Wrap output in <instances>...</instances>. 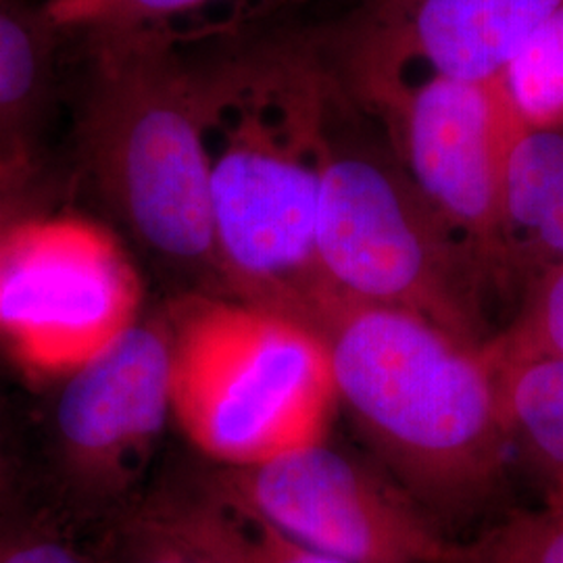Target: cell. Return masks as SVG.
Here are the masks:
<instances>
[{"label": "cell", "instance_id": "cell-1", "mask_svg": "<svg viewBox=\"0 0 563 563\" xmlns=\"http://www.w3.org/2000/svg\"><path fill=\"white\" fill-rule=\"evenodd\" d=\"M199 53L216 242L228 295L318 330L336 301L318 220L330 115L341 81L299 36L249 32Z\"/></svg>", "mask_w": 563, "mask_h": 563}, {"label": "cell", "instance_id": "cell-2", "mask_svg": "<svg viewBox=\"0 0 563 563\" xmlns=\"http://www.w3.org/2000/svg\"><path fill=\"white\" fill-rule=\"evenodd\" d=\"M81 184L165 299L225 297L199 67L167 30L84 36Z\"/></svg>", "mask_w": 563, "mask_h": 563}, {"label": "cell", "instance_id": "cell-3", "mask_svg": "<svg viewBox=\"0 0 563 563\" xmlns=\"http://www.w3.org/2000/svg\"><path fill=\"white\" fill-rule=\"evenodd\" d=\"M316 332L339 402L432 522L499 490L511 444L483 346L405 311L339 299Z\"/></svg>", "mask_w": 563, "mask_h": 563}, {"label": "cell", "instance_id": "cell-4", "mask_svg": "<svg viewBox=\"0 0 563 563\" xmlns=\"http://www.w3.org/2000/svg\"><path fill=\"white\" fill-rule=\"evenodd\" d=\"M341 81V80H339ZM339 86L323 159L318 251L339 301L395 309L484 346V297L495 286L399 162L367 132Z\"/></svg>", "mask_w": 563, "mask_h": 563}, {"label": "cell", "instance_id": "cell-5", "mask_svg": "<svg viewBox=\"0 0 563 563\" xmlns=\"http://www.w3.org/2000/svg\"><path fill=\"white\" fill-rule=\"evenodd\" d=\"M163 302L174 422L207 460L244 467L325 441L339 393L316 330L225 297Z\"/></svg>", "mask_w": 563, "mask_h": 563}, {"label": "cell", "instance_id": "cell-6", "mask_svg": "<svg viewBox=\"0 0 563 563\" xmlns=\"http://www.w3.org/2000/svg\"><path fill=\"white\" fill-rule=\"evenodd\" d=\"M172 413V328L146 307L99 360L51 384L34 423L46 505L107 526L134 504Z\"/></svg>", "mask_w": 563, "mask_h": 563}, {"label": "cell", "instance_id": "cell-7", "mask_svg": "<svg viewBox=\"0 0 563 563\" xmlns=\"http://www.w3.org/2000/svg\"><path fill=\"white\" fill-rule=\"evenodd\" d=\"M142 269L99 220L41 209L0 255V353L27 380L55 384L109 351L141 320Z\"/></svg>", "mask_w": 563, "mask_h": 563}, {"label": "cell", "instance_id": "cell-8", "mask_svg": "<svg viewBox=\"0 0 563 563\" xmlns=\"http://www.w3.org/2000/svg\"><path fill=\"white\" fill-rule=\"evenodd\" d=\"M199 483L295 543L351 563H444L453 541L401 486L325 441Z\"/></svg>", "mask_w": 563, "mask_h": 563}, {"label": "cell", "instance_id": "cell-9", "mask_svg": "<svg viewBox=\"0 0 563 563\" xmlns=\"http://www.w3.org/2000/svg\"><path fill=\"white\" fill-rule=\"evenodd\" d=\"M560 4L563 0L367 2L328 60L351 101L383 120L423 81L501 80Z\"/></svg>", "mask_w": 563, "mask_h": 563}, {"label": "cell", "instance_id": "cell-10", "mask_svg": "<svg viewBox=\"0 0 563 563\" xmlns=\"http://www.w3.org/2000/svg\"><path fill=\"white\" fill-rule=\"evenodd\" d=\"M383 123L411 180L499 286V190L518 128L501 80L423 81Z\"/></svg>", "mask_w": 563, "mask_h": 563}, {"label": "cell", "instance_id": "cell-11", "mask_svg": "<svg viewBox=\"0 0 563 563\" xmlns=\"http://www.w3.org/2000/svg\"><path fill=\"white\" fill-rule=\"evenodd\" d=\"M60 32L41 7L0 0V188L38 174Z\"/></svg>", "mask_w": 563, "mask_h": 563}, {"label": "cell", "instance_id": "cell-12", "mask_svg": "<svg viewBox=\"0 0 563 563\" xmlns=\"http://www.w3.org/2000/svg\"><path fill=\"white\" fill-rule=\"evenodd\" d=\"M104 563H241L223 505L199 481L144 490L104 526Z\"/></svg>", "mask_w": 563, "mask_h": 563}, {"label": "cell", "instance_id": "cell-13", "mask_svg": "<svg viewBox=\"0 0 563 563\" xmlns=\"http://www.w3.org/2000/svg\"><path fill=\"white\" fill-rule=\"evenodd\" d=\"M311 0H44L60 34L167 30L186 44L262 32Z\"/></svg>", "mask_w": 563, "mask_h": 563}, {"label": "cell", "instance_id": "cell-14", "mask_svg": "<svg viewBox=\"0 0 563 563\" xmlns=\"http://www.w3.org/2000/svg\"><path fill=\"white\" fill-rule=\"evenodd\" d=\"M505 428L543 495V505H563V355L522 363L497 376Z\"/></svg>", "mask_w": 563, "mask_h": 563}, {"label": "cell", "instance_id": "cell-15", "mask_svg": "<svg viewBox=\"0 0 563 563\" xmlns=\"http://www.w3.org/2000/svg\"><path fill=\"white\" fill-rule=\"evenodd\" d=\"M483 353L497 376L522 363L563 355V263L526 286L518 313L486 341Z\"/></svg>", "mask_w": 563, "mask_h": 563}, {"label": "cell", "instance_id": "cell-16", "mask_svg": "<svg viewBox=\"0 0 563 563\" xmlns=\"http://www.w3.org/2000/svg\"><path fill=\"white\" fill-rule=\"evenodd\" d=\"M501 84L520 125H563V4L526 42Z\"/></svg>", "mask_w": 563, "mask_h": 563}, {"label": "cell", "instance_id": "cell-17", "mask_svg": "<svg viewBox=\"0 0 563 563\" xmlns=\"http://www.w3.org/2000/svg\"><path fill=\"white\" fill-rule=\"evenodd\" d=\"M444 563H563V505L516 509L476 539L453 541Z\"/></svg>", "mask_w": 563, "mask_h": 563}, {"label": "cell", "instance_id": "cell-18", "mask_svg": "<svg viewBox=\"0 0 563 563\" xmlns=\"http://www.w3.org/2000/svg\"><path fill=\"white\" fill-rule=\"evenodd\" d=\"M44 497L34 423L0 399V523L36 507Z\"/></svg>", "mask_w": 563, "mask_h": 563}, {"label": "cell", "instance_id": "cell-19", "mask_svg": "<svg viewBox=\"0 0 563 563\" xmlns=\"http://www.w3.org/2000/svg\"><path fill=\"white\" fill-rule=\"evenodd\" d=\"M0 563H104L86 549L74 523L53 507L42 505L9 522L0 523Z\"/></svg>", "mask_w": 563, "mask_h": 563}, {"label": "cell", "instance_id": "cell-20", "mask_svg": "<svg viewBox=\"0 0 563 563\" xmlns=\"http://www.w3.org/2000/svg\"><path fill=\"white\" fill-rule=\"evenodd\" d=\"M216 499L225 509L232 543L241 563H351L295 543L272 526L236 509L234 505L225 504L220 497Z\"/></svg>", "mask_w": 563, "mask_h": 563}, {"label": "cell", "instance_id": "cell-21", "mask_svg": "<svg viewBox=\"0 0 563 563\" xmlns=\"http://www.w3.org/2000/svg\"><path fill=\"white\" fill-rule=\"evenodd\" d=\"M560 263H563V188L543 225L511 263L507 288L523 292L530 282Z\"/></svg>", "mask_w": 563, "mask_h": 563}, {"label": "cell", "instance_id": "cell-22", "mask_svg": "<svg viewBox=\"0 0 563 563\" xmlns=\"http://www.w3.org/2000/svg\"><path fill=\"white\" fill-rule=\"evenodd\" d=\"M44 186L46 184L41 176H34L30 180L0 188V255L11 230L30 213L44 209Z\"/></svg>", "mask_w": 563, "mask_h": 563}, {"label": "cell", "instance_id": "cell-23", "mask_svg": "<svg viewBox=\"0 0 563 563\" xmlns=\"http://www.w3.org/2000/svg\"><path fill=\"white\" fill-rule=\"evenodd\" d=\"M367 2H378V0H367Z\"/></svg>", "mask_w": 563, "mask_h": 563}]
</instances>
